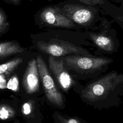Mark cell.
I'll use <instances>...</instances> for the list:
<instances>
[{
    "mask_svg": "<svg viewBox=\"0 0 123 123\" xmlns=\"http://www.w3.org/2000/svg\"><path fill=\"white\" fill-rule=\"evenodd\" d=\"M123 95V74L112 71L87 84L82 89L80 97L87 104L95 108L117 106Z\"/></svg>",
    "mask_w": 123,
    "mask_h": 123,
    "instance_id": "6da1fadb",
    "label": "cell"
},
{
    "mask_svg": "<svg viewBox=\"0 0 123 123\" xmlns=\"http://www.w3.org/2000/svg\"><path fill=\"white\" fill-rule=\"evenodd\" d=\"M62 58L68 71H72L76 77L79 75L86 78L98 75L113 62L111 58L79 54H71Z\"/></svg>",
    "mask_w": 123,
    "mask_h": 123,
    "instance_id": "7a4b0ae2",
    "label": "cell"
},
{
    "mask_svg": "<svg viewBox=\"0 0 123 123\" xmlns=\"http://www.w3.org/2000/svg\"><path fill=\"white\" fill-rule=\"evenodd\" d=\"M32 43L40 51L55 57L71 54L92 56L86 49L68 41L55 38H48L44 32L30 34Z\"/></svg>",
    "mask_w": 123,
    "mask_h": 123,
    "instance_id": "3957f363",
    "label": "cell"
},
{
    "mask_svg": "<svg viewBox=\"0 0 123 123\" xmlns=\"http://www.w3.org/2000/svg\"><path fill=\"white\" fill-rule=\"evenodd\" d=\"M35 24L39 28H72L74 23L63 14L60 7L49 5L42 8L34 15Z\"/></svg>",
    "mask_w": 123,
    "mask_h": 123,
    "instance_id": "277c9868",
    "label": "cell"
},
{
    "mask_svg": "<svg viewBox=\"0 0 123 123\" xmlns=\"http://www.w3.org/2000/svg\"><path fill=\"white\" fill-rule=\"evenodd\" d=\"M36 60L39 76L47 99L55 106L61 109L64 108L65 105L64 97L57 87L43 58L41 55H38Z\"/></svg>",
    "mask_w": 123,
    "mask_h": 123,
    "instance_id": "5b68a950",
    "label": "cell"
},
{
    "mask_svg": "<svg viewBox=\"0 0 123 123\" xmlns=\"http://www.w3.org/2000/svg\"><path fill=\"white\" fill-rule=\"evenodd\" d=\"M48 62L50 71L63 91L67 93L71 89L77 86V83L64 66L62 57L49 56Z\"/></svg>",
    "mask_w": 123,
    "mask_h": 123,
    "instance_id": "8992f818",
    "label": "cell"
},
{
    "mask_svg": "<svg viewBox=\"0 0 123 123\" xmlns=\"http://www.w3.org/2000/svg\"><path fill=\"white\" fill-rule=\"evenodd\" d=\"M61 12L74 23L86 25L93 20L94 14L89 9L76 4H66L62 8Z\"/></svg>",
    "mask_w": 123,
    "mask_h": 123,
    "instance_id": "52a82bcc",
    "label": "cell"
},
{
    "mask_svg": "<svg viewBox=\"0 0 123 123\" xmlns=\"http://www.w3.org/2000/svg\"><path fill=\"white\" fill-rule=\"evenodd\" d=\"M39 76L37 60L29 61L23 78V85L26 93L32 94L39 89Z\"/></svg>",
    "mask_w": 123,
    "mask_h": 123,
    "instance_id": "ba28073f",
    "label": "cell"
},
{
    "mask_svg": "<svg viewBox=\"0 0 123 123\" xmlns=\"http://www.w3.org/2000/svg\"><path fill=\"white\" fill-rule=\"evenodd\" d=\"M25 51V49L16 40H7L0 42V58L22 53Z\"/></svg>",
    "mask_w": 123,
    "mask_h": 123,
    "instance_id": "9c48e42d",
    "label": "cell"
},
{
    "mask_svg": "<svg viewBox=\"0 0 123 123\" xmlns=\"http://www.w3.org/2000/svg\"><path fill=\"white\" fill-rule=\"evenodd\" d=\"M89 36L94 43L100 49L109 52L114 51V43L110 37L95 33H89Z\"/></svg>",
    "mask_w": 123,
    "mask_h": 123,
    "instance_id": "30bf717a",
    "label": "cell"
},
{
    "mask_svg": "<svg viewBox=\"0 0 123 123\" xmlns=\"http://www.w3.org/2000/svg\"><path fill=\"white\" fill-rule=\"evenodd\" d=\"M23 58L17 57L12 60L0 65V74H8L15 69L19 64L22 63Z\"/></svg>",
    "mask_w": 123,
    "mask_h": 123,
    "instance_id": "8fae6325",
    "label": "cell"
},
{
    "mask_svg": "<svg viewBox=\"0 0 123 123\" xmlns=\"http://www.w3.org/2000/svg\"><path fill=\"white\" fill-rule=\"evenodd\" d=\"M10 28V23L5 12L0 7V37L6 34Z\"/></svg>",
    "mask_w": 123,
    "mask_h": 123,
    "instance_id": "7c38bea8",
    "label": "cell"
},
{
    "mask_svg": "<svg viewBox=\"0 0 123 123\" xmlns=\"http://www.w3.org/2000/svg\"><path fill=\"white\" fill-rule=\"evenodd\" d=\"M14 110L7 104H0V120H6L13 118L15 115Z\"/></svg>",
    "mask_w": 123,
    "mask_h": 123,
    "instance_id": "4fadbf2b",
    "label": "cell"
},
{
    "mask_svg": "<svg viewBox=\"0 0 123 123\" xmlns=\"http://www.w3.org/2000/svg\"><path fill=\"white\" fill-rule=\"evenodd\" d=\"M54 114L56 123H83L78 118L65 117L58 112H56Z\"/></svg>",
    "mask_w": 123,
    "mask_h": 123,
    "instance_id": "5bb4252c",
    "label": "cell"
},
{
    "mask_svg": "<svg viewBox=\"0 0 123 123\" xmlns=\"http://www.w3.org/2000/svg\"><path fill=\"white\" fill-rule=\"evenodd\" d=\"M19 79L16 75H13L7 83V88L14 92H17L19 90Z\"/></svg>",
    "mask_w": 123,
    "mask_h": 123,
    "instance_id": "9a60e30c",
    "label": "cell"
},
{
    "mask_svg": "<svg viewBox=\"0 0 123 123\" xmlns=\"http://www.w3.org/2000/svg\"><path fill=\"white\" fill-rule=\"evenodd\" d=\"M81 2L89 5H95L104 3L103 0H78Z\"/></svg>",
    "mask_w": 123,
    "mask_h": 123,
    "instance_id": "2e32d148",
    "label": "cell"
},
{
    "mask_svg": "<svg viewBox=\"0 0 123 123\" xmlns=\"http://www.w3.org/2000/svg\"><path fill=\"white\" fill-rule=\"evenodd\" d=\"M32 105L30 102H26L22 106V112L25 115H28L31 111Z\"/></svg>",
    "mask_w": 123,
    "mask_h": 123,
    "instance_id": "e0dca14e",
    "label": "cell"
},
{
    "mask_svg": "<svg viewBox=\"0 0 123 123\" xmlns=\"http://www.w3.org/2000/svg\"><path fill=\"white\" fill-rule=\"evenodd\" d=\"M7 88V83L4 74H0V88L5 89Z\"/></svg>",
    "mask_w": 123,
    "mask_h": 123,
    "instance_id": "ac0fdd59",
    "label": "cell"
},
{
    "mask_svg": "<svg viewBox=\"0 0 123 123\" xmlns=\"http://www.w3.org/2000/svg\"><path fill=\"white\" fill-rule=\"evenodd\" d=\"M3 1L7 4L14 6L20 5L22 2V0H3Z\"/></svg>",
    "mask_w": 123,
    "mask_h": 123,
    "instance_id": "d6986e66",
    "label": "cell"
},
{
    "mask_svg": "<svg viewBox=\"0 0 123 123\" xmlns=\"http://www.w3.org/2000/svg\"><path fill=\"white\" fill-rule=\"evenodd\" d=\"M29 0V1H33L34 0Z\"/></svg>",
    "mask_w": 123,
    "mask_h": 123,
    "instance_id": "ffe728a7",
    "label": "cell"
},
{
    "mask_svg": "<svg viewBox=\"0 0 123 123\" xmlns=\"http://www.w3.org/2000/svg\"><path fill=\"white\" fill-rule=\"evenodd\" d=\"M82 123H83V122H82ZM83 123H88L86 122H83Z\"/></svg>",
    "mask_w": 123,
    "mask_h": 123,
    "instance_id": "44dd1931",
    "label": "cell"
},
{
    "mask_svg": "<svg viewBox=\"0 0 123 123\" xmlns=\"http://www.w3.org/2000/svg\"></svg>",
    "mask_w": 123,
    "mask_h": 123,
    "instance_id": "7402d4cb",
    "label": "cell"
}]
</instances>
